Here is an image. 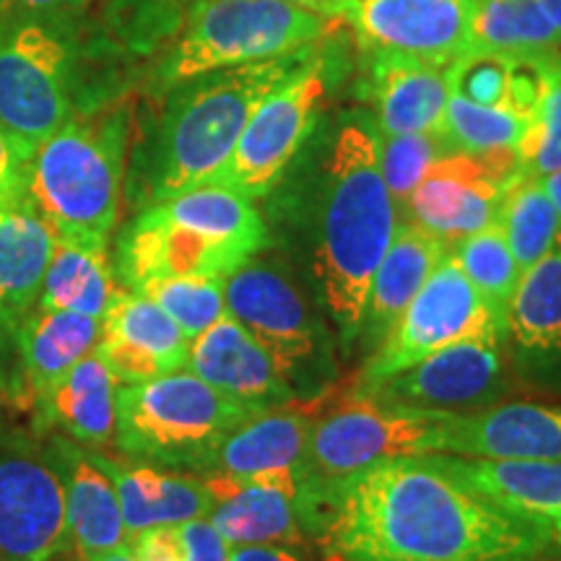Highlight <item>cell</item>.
<instances>
[{"mask_svg": "<svg viewBox=\"0 0 561 561\" xmlns=\"http://www.w3.org/2000/svg\"><path fill=\"white\" fill-rule=\"evenodd\" d=\"M305 533L335 561H533L546 551L530 517L416 458L375 462L331 486H299Z\"/></svg>", "mask_w": 561, "mask_h": 561, "instance_id": "cell-1", "label": "cell"}, {"mask_svg": "<svg viewBox=\"0 0 561 561\" xmlns=\"http://www.w3.org/2000/svg\"><path fill=\"white\" fill-rule=\"evenodd\" d=\"M312 53L214 70L161 91L157 121L128 159L125 191L138 208L214 182L263 96Z\"/></svg>", "mask_w": 561, "mask_h": 561, "instance_id": "cell-2", "label": "cell"}, {"mask_svg": "<svg viewBox=\"0 0 561 561\" xmlns=\"http://www.w3.org/2000/svg\"><path fill=\"white\" fill-rule=\"evenodd\" d=\"M377 144L371 115H348L333 138L322 185L312 278L346 348L359 339L371 276L401 224L382 180Z\"/></svg>", "mask_w": 561, "mask_h": 561, "instance_id": "cell-3", "label": "cell"}, {"mask_svg": "<svg viewBox=\"0 0 561 561\" xmlns=\"http://www.w3.org/2000/svg\"><path fill=\"white\" fill-rule=\"evenodd\" d=\"M83 13L0 16V125L30 146L76 112L115 100L100 79L112 47Z\"/></svg>", "mask_w": 561, "mask_h": 561, "instance_id": "cell-4", "label": "cell"}, {"mask_svg": "<svg viewBox=\"0 0 561 561\" xmlns=\"http://www.w3.org/2000/svg\"><path fill=\"white\" fill-rule=\"evenodd\" d=\"M268 244L255 201L210 182L138 208L117 240L115 273L125 289L159 278L224 280Z\"/></svg>", "mask_w": 561, "mask_h": 561, "instance_id": "cell-5", "label": "cell"}, {"mask_svg": "<svg viewBox=\"0 0 561 561\" xmlns=\"http://www.w3.org/2000/svg\"><path fill=\"white\" fill-rule=\"evenodd\" d=\"M133 107L115 100L76 112L34 146L26 198L58 240L110 244L128 178Z\"/></svg>", "mask_w": 561, "mask_h": 561, "instance_id": "cell-6", "label": "cell"}, {"mask_svg": "<svg viewBox=\"0 0 561 561\" xmlns=\"http://www.w3.org/2000/svg\"><path fill=\"white\" fill-rule=\"evenodd\" d=\"M252 413L191 369L167 371L149 382L117 385L112 445L133 462L203 476L224 437Z\"/></svg>", "mask_w": 561, "mask_h": 561, "instance_id": "cell-7", "label": "cell"}, {"mask_svg": "<svg viewBox=\"0 0 561 561\" xmlns=\"http://www.w3.org/2000/svg\"><path fill=\"white\" fill-rule=\"evenodd\" d=\"M333 19L286 0H198L153 68V89L310 50Z\"/></svg>", "mask_w": 561, "mask_h": 561, "instance_id": "cell-8", "label": "cell"}, {"mask_svg": "<svg viewBox=\"0 0 561 561\" xmlns=\"http://www.w3.org/2000/svg\"><path fill=\"white\" fill-rule=\"evenodd\" d=\"M450 413L348 396L314 416L299 486H331L382 460L442 455Z\"/></svg>", "mask_w": 561, "mask_h": 561, "instance_id": "cell-9", "label": "cell"}, {"mask_svg": "<svg viewBox=\"0 0 561 561\" xmlns=\"http://www.w3.org/2000/svg\"><path fill=\"white\" fill-rule=\"evenodd\" d=\"M504 335L507 331L502 314L476 291L453 252H447L445 261L434 268L401 318L392 322L385 339L371 351L351 388V396L455 343L479 339L502 341Z\"/></svg>", "mask_w": 561, "mask_h": 561, "instance_id": "cell-10", "label": "cell"}, {"mask_svg": "<svg viewBox=\"0 0 561 561\" xmlns=\"http://www.w3.org/2000/svg\"><path fill=\"white\" fill-rule=\"evenodd\" d=\"M322 100L325 73L312 53L289 79L263 96L227 164L214 178V185L231 187L250 201L268 195L289 170L305 140L312 136Z\"/></svg>", "mask_w": 561, "mask_h": 561, "instance_id": "cell-11", "label": "cell"}, {"mask_svg": "<svg viewBox=\"0 0 561 561\" xmlns=\"http://www.w3.org/2000/svg\"><path fill=\"white\" fill-rule=\"evenodd\" d=\"M66 546V486L53 447L0 437V561H45Z\"/></svg>", "mask_w": 561, "mask_h": 561, "instance_id": "cell-12", "label": "cell"}, {"mask_svg": "<svg viewBox=\"0 0 561 561\" xmlns=\"http://www.w3.org/2000/svg\"><path fill=\"white\" fill-rule=\"evenodd\" d=\"M517 178V151L442 153L405 201L401 221L432 231L453 248L496 221L504 193Z\"/></svg>", "mask_w": 561, "mask_h": 561, "instance_id": "cell-13", "label": "cell"}, {"mask_svg": "<svg viewBox=\"0 0 561 561\" xmlns=\"http://www.w3.org/2000/svg\"><path fill=\"white\" fill-rule=\"evenodd\" d=\"M476 0H339L343 19L369 55L453 66L471 50Z\"/></svg>", "mask_w": 561, "mask_h": 561, "instance_id": "cell-14", "label": "cell"}, {"mask_svg": "<svg viewBox=\"0 0 561 561\" xmlns=\"http://www.w3.org/2000/svg\"><path fill=\"white\" fill-rule=\"evenodd\" d=\"M224 301L231 314L257 343H263L294 377L305 364L320 359L325 346L320 322L291 276L276 265L250 257L224 278Z\"/></svg>", "mask_w": 561, "mask_h": 561, "instance_id": "cell-15", "label": "cell"}, {"mask_svg": "<svg viewBox=\"0 0 561 561\" xmlns=\"http://www.w3.org/2000/svg\"><path fill=\"white\" fill-rule=\"evenodd\" d=\"M502 341H462L426 356L388 380L371 385L351 398L382 403L419 405V409H483L504 392Z\"/></svg>", "mask_w": 561, "mask_h": 561, "instance_id": "cell-16", "label": "cell"}, {"mask_svg": "<svg viewBox=\"0 0 561 561\" xmlns=\"http://www.w3.org/2000/svg\"><path fill=\"white\" fill-rule=\"evenodd\" d=\"M185 369L250 411L297 401L294 377L231 314L195 335L187 346Z\"/></svg>", "mask_w": 561, "mask_h": 561, "instance_id": "cell-17", "label": "cell"}, {"mask_svg": "<svg viewBox=\"0 0 561 561\" xmlns=\"http://www.w3.org/2000/svg\"><path fill=\"white\" fill-rule=\"evenodd\" d=\"M214 494L208 520L229 546L305 543L299 515V473L271 471L252 479L203 476Z\"/></svg>", "mask_w": 561, "mask_h": 561, "instance_id": "cell-18", "label": "cell"}, {"mask_svg": "<svg viewBox=\"0 0 561 561\" xmlns=\"http://www.w3.org/2000/svg\"><path fill=\"white\" fill-rule=\"evenodd\" d=\"M442 455L561 462V405L512 401L453 411Z\"/></svg>", "mask_w": 561, "mask_h": 561, "instance_id": "cell-19", "label": "cell"}, {"mask_svg": "<svg viewBox=\"0 0 561 561\" xmlns=\"http://www.w3.org/2000/svg\"><path fill=\"white\" fill-rule=\"evenodd\" d=\"M50 447L66 486L70 546L87 559L128 546L130 533L125 528L117 489L96 453L68 437H53Z\"/></svg>", "mask_w": 561, "mask_h": 561, "instance_id": "cell-20", "label": "cell"}, {"mask_svg": "<svg viewBox=\"0 0 561 561\" xmlns=\"http://www.w3.org/2000/svg\"><path fill=\"white\" fill-rule=\"evenodd\" d=\"M453 96L450 66L371 55L364 81V100L371 104V121L382 136L434 133Z\"/></svg>", "mask_w": 561, "mask_h": 561, "instance_id": "cell-21", "label": "cell"}, {"mask_svg": "<svg viewBox=\"0 0 561 561\" xmlns=\"http://www.w3.org/2000/svg\"><path fill=\"white\" fill-rule=\"evenodd\" d=\"M102 335V320L79 312L34 307L16 325L19 401L37 409L83 356L94 351Z\"/></svg>", "mask_w": 561, "mask_h": 561, "instance_id": "cell-22", "label": "cell"}, {"mask_svg": "<svg viewBox=\"0 0 561 561\" xmlns=\"http://www.w3.org/2000/svg\"><path fill=\"white\" fill-rule=\"evenodd\" d=\"M314 416L318 413L299 401L252 413L224 437L203 476L252 479L271 471H294L301 483Z\"/></svg>", "mask_w": 561, "mask_h": 561, "instance_id": "cell-23", "label": "cell"}, {"mask_svg": "<svg viewBox=\"0 0 561 561\" xmlns=\"http://www.w3.org/2000/svg\"><path fill=\"white\" fill-rule=\"evenodd\" d=\"M96 453V450H94ZM96 458L110 473L121 500L123 520L130 536L140 530L201 520L214 510V494L203 476L170 471L149 462L115 460L96 453Z\"/></svg>", "mask_w": 561, "mask_h": 561, "instance_id": "cell-24", "label": "cell"}, {"mask_svg": "<svg viewBox=\"0 0 561 561\" xmlns=\"http://www.w3.org/2000/svg\"><path fill=\"white\" fill-rule=\"evenodd\" d=\"M447 252H450V244L432 231L411 221L398 224L390 248L371 276L367 305H364L359 339L367 346L375 348L385 339L392 322L401 318L426 278L445 261Z\"/></svg>", "mask_w": 561, "mask_h": 561, "instance_id": "cell-25", "label": "cell"}, {"mask_svg": "<svg viewBox=\"0 0 561 561\" xmlns=\"http://www.w3.org/2000/svg\"><path fill=\"white\" fill-rule=\"evenodd\" d=\"M115 421L117 380L94 351L83 356L34 409L39 432L60 430L62 437L96 453L115 442Z\"/></svg>", "mask_w": 561, "mask_h": 561, "instance_id": "cell-26", "label": "cell"}, {"mask_svg": "<svg viewBox=\"0 0 561 561\" xmlns=\"http://www.w3.org/2000/svg\"><path fill=\"white\" fill-rule=\"evenodd\" d=\"M55 242L53 227L30 198L0 203V299L16 325L37 307Z\"/></svg>", "mask_w": 561, "mask_h": 561, "instance_id": "cell-27", "label": "cell"}, {"mask_svg": "<svg viewBox=\"0 0 561 561\" xmlns=\"http://www.w3.org/2000/svg\"><path fill=\"white\" fill-rule=\"evenodd\" d=\"M453 479L517 515L561 512V462L426 455Z\"/></svg>", "mask_w": 561, "mask_h": 561, "instance_id": "cell-28", "label": "cell"}, {"mask_svg": "<svg viewBox=\"0 0 561 561\" xmlns=\"http://www.w3.org/2000/svg\"><path fill=\"white\" fill-rule=\"evenodd\" d=\"M121 289L115 263L110 261V244L58 240L37 307L102 320Z\"/></svg>", "mask_w": 561, "mask_h": 561, "instance_id": "cell-29", "label": "cell"}, {"mask_svg": "<svg viewBox=\"0 0 561 561\" xmlns=\"http://www.w3.org/2000/svg\"><path fill=\"white\" fill-rule=\"evenodd\" d=\"M504 331L525 354L541 359L561 354V234L517 278Z\"/></svg>", "mask_w": 561, "mask_h": 561, "instance_id": "cell-30", "label": "cell"}, {"mask_svg": "<svg viewBox=\"0 0 561 561\" xmlns=\"http://www.w3.org/2000/svg\"><path fill=\"white\" fill-rule=\"evenodd\" d=\"M561 32L541 0H476L471 50L502 58H533L559 53Z\"/></svg>", "mask_w": 561, "mask_h": 561, "instance_id": "cell-31", "label": "cell"}, {"mask_svg": "<svg viewBox=\"0 0 561 561\" xmlns=\"http://www.w3.org/2000/svg\"><path fill=\"white\" fill-rule=\"evenodd\" d=\"M102 333L136 346L161 362L167 371L185 369L191 339L157 301L136 289L117 291L107 314L102 318Z\"/></svg>", "mask_w": 561, "mask_h": 561, "instance_id": "cell-32", "label": "cell"}, {"mask_svg": "<svg viewBox=\"0 0 561 561\" xmlns=\"http://www.w3.org/2000/svg\"><path fill=\"white\" fill-rule=\"evenodd\" d=\"M500 227L507 237L512 255H515L520 271L528 268L551 250L561 234V224L557 208L546 193L541 178H525L520 174L504 193L500 216Z\"/></svg>", "mask_w": 561, "mask_h": 561, "instance_id": "cell-33", "label": "cell"}, {"mask_svg": "<svg viewBox=\"0 0 561 561\" xmlns=\"http://www.w3.org/2000/svg\"><path fill=\"white\" fill-rule=\"evenodd\" d=\"M525 117L504 107H483L455 94L447 102L445 117L434 130L450 153H500L517 151L525 133Z\"/></svg>", "mask_w": 561, "mask_h": 561, "instance_id": "cell-34", "label": "cell"}, {"mask_svg": "<svg viewBox=\"0 0 561 561\" xmlns=\"http://www.w3.org/2000/svg\"><path fill=\"white\" fill-rule=\"evenodd\" d=\"M517 164L525 178L561 170V50L541 58V91L517 146Z\"/></svg>", "mask_w": 561, "mask_h": 561, "instance_id": "cell-35", "label": "cell"}, {"mask_svg": "<svg viewBox=\"0 0 561 561\" xmlns=\"http://www.w3.org/2000/svg\"><path fill=\"white\" fill-rule=\"evenodd\" d=\"M450 252L468 280L476 286V291L504 318L523 271L512 255L500 221H491L473 234L462 237L460 242L453 244Z\"/></svg>", "mask_w": 561, "mask_h": 561, "instance_id": "cell-36", "label": "cell"}, {"mask_svg": "<svg viewBox=\"0 0 561 561\" xmlns=\"http://www.w3.org/2000/svg\"><path fill=\"white\" fill-rule=\"evenodd\" d=\"M136 291L157 301L187 339H195L206 328L227 314L224 280L214 278H159L138 286Z\"/></svg>", "mask_w": 561, "mask_h": 561, "instance_id": "cell-37", "label": "cell"}, {"mask_svg": "<svg viewBox=\"0 0 561 561\" xmlns=\"http://www.w3.org/2000/svg\"><path fill=\"white\" fill-rule=\"evenodd\" d=\"M377 136H380L377 153H380L382 180L401 214L430 167L447 151L437 133H398V136L377 133Z\"/></svg>", "mask_w": 561, "mask_h": 561, "instance_id": "cell-38", "label": "cell"}, {"mask_svg": "<svg viewBox=\"0 0 561 561\" xmlns=\"http://www.w3.org/2000/svg\"><path fill=\"white\" fill-rule=\"evenodd\" d=\"M198 0H107L112 32L133 50H149L153 42L180 32Z\"/></svg>", "mask_w": 561, "mask_h": 561, "instance_id": "cell-39", "label": "cell"}, {"mask_svg": "<svg viewBox=\"0 0 561 561\" xmlns=\"http://www.w3.org/2000/svg\"><path fill=\"white\" fill-rule=\"evenodd\" d=\"M455 94L483 107L510 110L512 58L489 53H466L450 66Z\"/></svg>", "mask_w": 561, "mask_h": 561, "instance_id": "cell-40", "label": "cell"}, {"mask_svg": "<svg viewBox=\"0 0 561 561\" xmlns=\"http://www.w3.org/2000/svg\"><path fill=\"white\" fill-rule=\"evenodd\" d=\"M34 146L0 125V203L26 198V172H30Z\"/></svg>", "mask_w": 561, "mask_h": 561, "instance_id": "cell-41", "label": "cell"}, {"mask_svg": "<svg viewBox=\"0 0 561 561\" xmlns=\"http://www.w3.org/2000/svg\"><path fill=\"white\" fill-rule=\"evenodd\" d=\"M182 561H229L231 546L224 541L221 533L214 528L208 517L178 525Z\"/></svg>", "mask_w": 561, "mask_h": 561, "instance_id": "cell-42", "label": "cell"}, {"mask_svg": "<svg viewBox=\"0 0 561 561\" xmlns=\"http://www.w3.org/2000/svg\"><path fill=\"white\" fill-rule=\"evenodd\" d=\"M128 549L136 561H182L180 528L161 525V528L140 530L130 536Z\"/></svg>", "mask_w": 561, "mask_h": 561, "instance_id": "cell-43", "label": "cell"}, {"mask_svg": "<svg viewBox=\"0 0 561 561\" xmlns=\"http://www.w3.org/2000/svg\"><path fill=\"white\" fill-rule=\"evenodd\" d=\"M0 392L11 401L19 398V369H16V322L5 312L0 299Z\"/></svg>", "mask_w": 561, "mask_h": 561, "instance_id": "cell-44", "label": "cell"}, {"mask_svg": "<svg viewBox=\"0 0 561 561\" xmlns=\"http://www.w3.org/2000/svg\"><path fill=\"white\" fill-rule=\"evenodd\" d=\"M91 0H0L3 13H83Z\"/></svg>", "mask_w": 561, "mask_h": 561, "instance_id": "cell-45", "label": "cell"}, {"mask_svg": "<svg viewBox=\"0 0 561 561\" xmlns=\"http://www.w3.org/2000/svg\"><path fill=\"white\" fill-rule=\"evenodd\" d=\"M229 561H305L294 546L278 543H250V546H231Z\"/></svg>", "mask_w": 561, "mask_h": 561, "instance_id": "cell-46", "label": "cell"}, {"mask_svg": "<svg viewBox=\"0 0 561 561\" xmlns=\"http://www.w3.org/2000/svg\"><path fill=\"white\" fill-rule=\"evenodd\" d=\"M543 530L546 541L561 549V512H546V515H525Z\"/></svg>", "mask_w": 561, "mask_h": 561, "instance_id": "cell-47", "label": "cell"}, {"mask_svg": "<svg viewBox=\"0 0 561 561\" xmlns=\"http://www.w3.org/2000/svg\"><path fill=\"white\" fill-rule=\"evenodd\" d=\"M546 193H549V198L553 203V208H557V216H559V224H561V170L546 174L541 178Z\"/></svg>", "mask_w": 561, "mask_h": 561, "instance_id": "cell-48", "label": "cell"}, {"mask_svg": "<svg viewBox=\"0 0 561 561\" xmlns=\"http://www.w3.org/2000/svg\"><path fill=\"white\" fill-rule=\"evenodd\" d=\"M286 3L299 5V9H307V11H314V13H322V16L331 19L333 9L339 5V0H286Z\"/></svg>", "mask_w": 561, "mask_h": 561, "instance_id": "cell-49", "label": "cell"}, {"mask_svg": "<svg viewBox=\"0 0 561 561\" xmlns=\"http://www.w3.org/2000/svg\"><path fill=\"white\" fill-rule=\"evenodd\" d=\"M87 561H136V559H133V553H130L128 546H123V549L110 551V553H100V557H91Z\"/></svg>", "mask_w": 561, "mask_h": 561, "instance_id": "cell-50", "label": "cell"}, {"mask_svg": "<svg viewBox=\"0 0 561 561\" xmlns=\"http://www.w3.org/2000/svg\"><path fill=\"white\" fill-rule=\"evenodd\" d=\"M541 5H543V11L549 13L553 26L561 32V0H541Z\"/></svg>", "mask_w": 561, "mask_h": 561, "instance_id": "cell-51", "label": "cell"}, {"mask_svg": "<svg viewBox=\"0 0 561 561\" xmlns=\"http://www.w3.org/2000/svg\"><path fill=\"white\" fill-rule=\"evenodd\" d=\"M45 561H87V557H83V553L76 551L73 546H66V549L58 551V553H55V557L45 559Z\"/></svg>", "mask_w": 561, "mask_h": 561, "instance_id": "cell-52", "label": "cell"}]
</instances>
